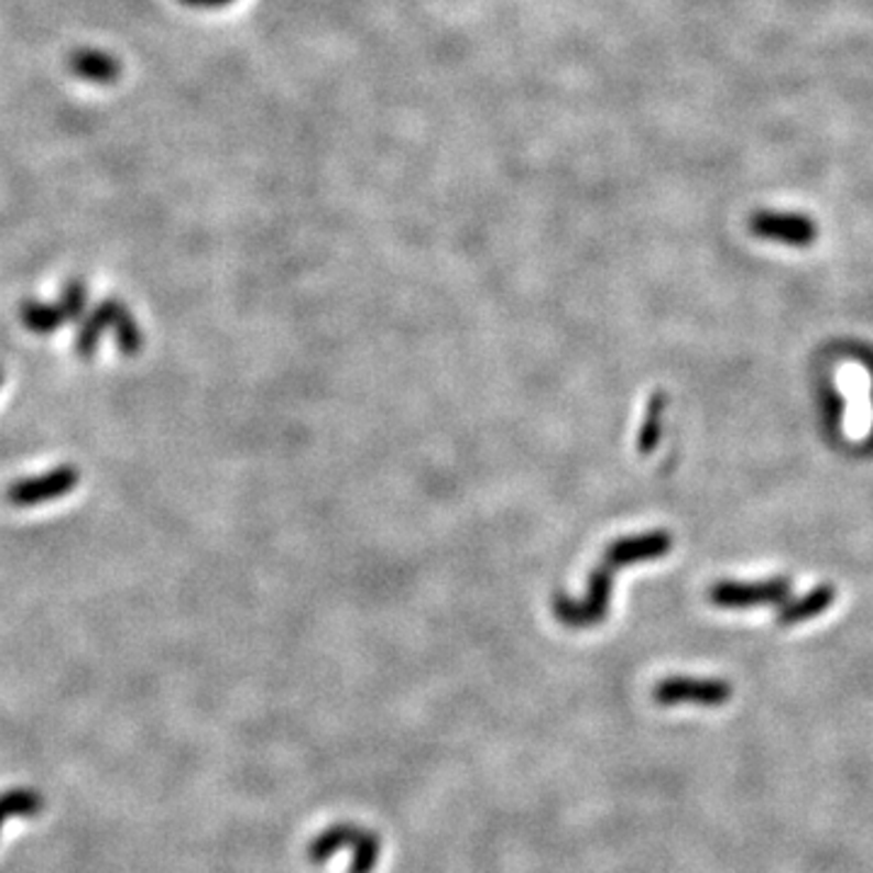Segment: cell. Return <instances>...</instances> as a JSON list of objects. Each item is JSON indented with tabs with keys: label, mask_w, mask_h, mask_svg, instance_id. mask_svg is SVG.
<instances>
[{
	"label": "cell",
	"mask_w": 873,
	"mask_h": 873,
	"mask_svg": "<svg viewBox=\"0 0 873 873\" xmlns=\"http://www.w3.org/2000/svg\"><path fill=\"white\" fill-rule=\"evenodd\" d=\"M124 306L119 302H102L98 308L92 310V314L83 320V326L76 335V354L83 357V360H88V357L95 354L98 350V342L102 338L105 328H114V323L122 314Z\"/></svg>",
	"instance_id": "cell-10"
},
{
	"label": "cell",
	"mask_w": 873,
	"mask_h": 873,
	"mask_svg": "<svg viewBox=\"0 0 873 873\" xmlns=\"http://www.w3.org/2000/svg\"><path fill=\"white\" fill-rule=\"evenodd\" d=\"M80 481V473L74 466H58V469L46 471L42 476L22 478L8 488L6 498L13 502L18 508H34L40 502L56 500L66 493H70Z\"/></svg>",
	"instance_id": "cell-5"
},
{
	"label": "cell",
	"mask_w": 873,
	"mask_h": 873,
	"mask_svg": "<svg viewBox=\"0 0 873 873\" xmlns=\"http://www.w3.org/2000/svg\"><path fill=\"white\" fill-rule=\"evenodd\" d=\"M871 399H873V391H871ZM866 447H869V451L873 449V427H871V437L866 439Z\"/></svg>",
	"instance_id": "cell-17"
},
{
	"label": "cell",
	"mask_w": 873,
	"mask_h": 873,
	"mask_svg": "<svg viewBox=\"0 0 873 873\" xmlns=\"http://www.w3.org/2000/svg\"><path fill=\"white\" fill-rule=\"evenodd\" d=\"M665 408H667V393L655 391L651 403H648V413H645V417H643L641 433H639V451L641 454H653L657 449V445H661Z\"/></svg>",
	"instance_id": "cell-12"
},
{
	"label": "cell",
	"mask_w": 873,
	"mask_h": 873,
	"mask_svg": "<svg viewBox=\"0 0 873 873\" xmlns=\"http://www.w3.org/2000/svg\"><path fill=\"white\" fill-rule=\"evenodd\" d=\"M3 379H6V377H3V369H0V386H3Z\"/></svg>",
	"instance_id": "cell-18"
},
{
	"label": "cell",
	"mask_w": 873,
	"mask_h": 873,
	"mask_svg": "<svg viewBox=\"0 0 873 873\" xmlns=\"http://www.w3.org/2000/svg\"><path fill=\"white\" fill-rule=\"evenodd\" d=\"M673 552V534L661 530V532H648L639 536H626V539H619L607 548L604 564L609 568H621L631 564H641V560H653L663 558Z\"/></svg>",
	"instance_id": "cell-7"
},
{
	"label": "cell",
	"mask_w": 873,
	"mask_h": 873,
	"mask_svg": "<svg viewBox=\"0 0 873 873\" xmlns=\"http://www.w3.org/2000/svg\"><path fill=\"white\" fill-rule=\"evenodd\" d=\"M837 600V588L830 582H822L818 588H812L798 600H786L779 607V614H776V624L779 626H796L804 624L806 619L820 616L825 609H830L832 602Z\"/></svg>",
	"instance_id": "cell-9"
},
{
	"label": "cell",
	"mask_w": 873,
	"mask_h": 873,
	"mask_svg": "<svg viewBox=\"0 0 873 873\" xmlns=\"http://www.w3.org/2000/svg\"><path fill=\"white\" fill-rule=\"evenodd\" d=\"M183 6L187 8H223V6H231L233 0H181Z\"/></svg>",
	"instance_id": "cell-16"
},
{
	"label": "cell",
	"mask_w": 873,
	"mask_h": 873,
	"mask_svg": "<svg viewBox=\"0 0 873 873\" xmlns=\"http://www.w3.org/2000/svg\"><path fill=\"white\" fill-rule=\"evenodd\" d=\"M788 594H792V578L786 576L764 580H721L709 588V602L719 609L782 607Z\"/></svg>",
	"instance_id": "cell-3"
},
{
	"label": "cell",
	"mask_w": 873,
	"mask_h": 873,
	"mask_svg": "<svg viewBox=\"0 0 873 873\" xmlns=\"http://www.w3.org/2000/svg\"><path fill=\"white\" fill-rule=\"evenodd\" d=\"M733 699V685L723 677H681L673 675L653 687L657 707H703L716 709Z\"/></svg>",
	"instance_id": "cell-2"
},
{
	"label": "cell",
	"mask_w": 873,
	"mask_h": 873,
	"mask_svg": "<svg viewBox=\"0 0 873 873\" xmlns=\"http://www.w3.org/2000/svg\"><path fill=\"white\" fill-rule=\"evenodd\" d=\"M20 318L37 335H52L68 320L64 308L58 304H42L34 302V298H28V302L20 304Z\"/></svg>",
	"instance_id": "cell-11"
},
{
	"label": "cell",
	"mask_w": 873,
	"mask_h": 873,
	"mask_svg": "<svg viewBox=\"0 0 873 873\" xmlns=\"http://www.w3.org/2000/svg\"><path fill=\"white\" fill-rule=\"evenodd\" d=\"M44 808V798L40 794L30 792V788H13V792H6L0 796V828L3 822L13 816H25L32 818Z\"/></svg>",
	"instance_id": "cell-13"
},
{
	"label": "cell",
	"mask_w": 873,
	"mask_h": 873,
	"mask_svg": "<svg viewBox=\"0 0 873 873\" xmlns=\"http://www.w3.org/2000/svg\"><path fill=\"white\" fill-rule=\"evenodd\" d=\"M612 570L607 564L597 568L590 578V594L585 602L558 600L556 614L570 626H592L604 619L609 609V594H612Z\"/></svg>",
	"instance_id": "cell-6"
},
{
	"label": "cell",
	"mask_w": 873,
	"mask_h": 873,
	"mask_svg": "<svg viewBox=\"0 0 873 873\" xmlns=\"http://www.w3.org/2000/svg\"><path fill=\"white\" fill-rule=\"evenodd\" d=\"M747 229L752 236L764 241L808 248L818 241V223L800 211H774L760 209L750 217Z\"/></svg>",
	"instance_id": "cell-4"
},
{
	"label": "cell",
	"mask_w": 873,
	"mask_h": 873,
	"mask_svg": "<svg viewBox=\"0 0 873 873\" xmlns=\"http://www.w3.org/2000/svg\"><path fill=\"white\" fill-rule=\"evenodd\" d=\"M340 849H352L354 852L347 873H372L381 856V840L377 832L364 830L360 825L338 822L308 842L306 859L310 864H326Z\"/></svg>",
	"instance_id": "cell-1"
},
{
	"label": "cell",
	"mask_w": 873,
	"mask_h": 873,
	"mask_svg": "<svg viewBox=\"0 0 873 873\" xmlns=\"http://www.w3.org/2000/svg\"><path fill=\"white\" fill-rule=\"evenodd\" d=\"M58 306L64 308V314L68 320H80L83 314H86V306H88V290L86 284L78 282V280H70L64 292H62V302Z\"/></svg>",
	"instance_id": "cell-14"
},
{
	"label": "cell",
	"mask_w": 873,
	"mask_h": 873,
	"mask_svg": "<svg viewBox=\"0 0 873 873\" xmlns=\"http://www.w3.org/2000/svg\"><path fill=\"white\" fill-rule=\"evenodd\" d=\"M70 74L95 83V86H112L122 76V64L112 54L102 50H76L68 54Z\"/></svg>",
	"instance_id": "cell-8"
},
{
	"label": "cell",
	"mask_w": 873,
	"mask_h": 873,
	"mask_svg": "<svg viewBox=\"0 0 873 873\" xmlns=\"http://www.w3.org/2000/svg\"><path fill=\"white\" fill-rule=\"evenodd\" d=\"M820 403H822V417H825V425H828L830 433H840V425H842V417H844V401L840 393H837L830 384H825L820 389Z\"/></svg>",
	"instance_id": "cell-15"
}]
</instances>
